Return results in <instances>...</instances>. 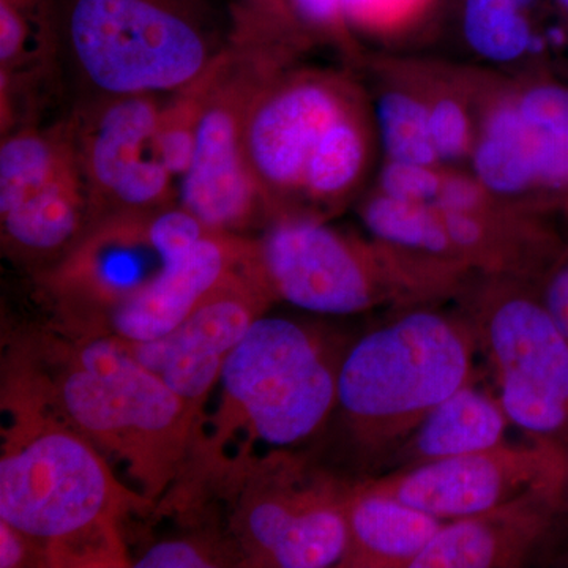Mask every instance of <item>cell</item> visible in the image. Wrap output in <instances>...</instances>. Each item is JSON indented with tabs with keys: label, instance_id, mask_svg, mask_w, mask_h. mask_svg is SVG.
<instances>
[{
	"label": "cell",
	"instance_id": "15",
	"mask_svg": "<svg viewBox=\"0 0 568 568\" xmlns=\"http://www.w3.org/2000/svg\"><path fill=\"white\" fill-rule=\"evenodd\" d=\"M568 480L476 517L444 523L410 568L523 567L556 552L568 526Z\"/></svg>",
	"mask_w": 568,
	"mask_h": 568
},
{
	"label": "cell",
	"instance_id": "25",
	"mask_svg": "<svg viewBox=\"0 0 568 568\" xmlns=\"http://www.w3.org/2000/svg\"><path fill=\"white\" fill-rule=\"evenodd\" d=\"M429 134L437 160L457 163L473 153L476 142L473 118L463 99L452 93L437 92L426 99Z\"/></svg>",
	"mask_w": 568,
	"mask_h": 568
},
{
	"label": "cell",
	"instance_id": "23",
	"mask_svg": "<svg viewBox=\"0 0 568 568\" xmlns=\"http://www.w3.org/2000/svg\"><path fill=\"white\" fill-rule=\"evenodd\" d=\"M376 114L387 160L439 166L425 97L407 89H387L377 102Z\"/></svg>",
	"mask_w": 568,
	"mask_h": 568
},
{
	"label": "cell",
	"instance_id": "29",
	"mask_svg": "<svg viewBox=\"0 0 568 568\" xmlns=\"http://www.w3.org/2000/svg\"><path fill=\"white\" fill-rule=\"evenodd\" d=\"M538 294L568 339V237L555 263L540 280Z\"/></svg>",
	"mask_w": 568,
	"mask_h": 568
},
{
	"label": "cell",
	"instance_id": "17",
	"mask_svg": "<svg viewBox=\"0 0 568 568\" xmlns=\"http://www.w3.org/2000/svg\"><path fill=\"white\" fill-rule=\"evenodd\" d=\"M345 508L347 549L339 567L410 568L446 523L358 484L347 487Z\"/></svg>",
	"mask_w": 568,
	"mask_h": 568
},
{
	"label": "cell",
	"instance_id": "28",
	"mask_svg": "<svg viewBox=\"0 0 568 568\" xmlns=\"http://www.w3.org/2000/svg\"><path fill=\"white\" fill-rule=\"evenodd\" d=\"M223 566L215 549L196 540H166L153 545L134 562L136 568H205Z\"/></svg>",
	"mask_w": 568,
	"mask_h": 568
},
{
	"label": "cell",
	"instance_id": "33",
	"mask_svg": "<svg viewBox=\"0 0 568 568\" xmlns=\"http://www.w3.org/2000/svg\"><path fill=\"white\" fill-rule=\"evenodd\" d=\"M556 6L562 11L564 17L568 18V0H555Z\"/></svg>",
	"mask_w": 568,
	"mask_h": 568
},
{
	"label": "cell",
	"instance_id": "21",
	"mask_svg": "<svg viewBox=\"0 0 568 568\" xmlns=\"http://www.w3.org/2000/svg\"><path fill=\"white\" fill-rule=\"evenodd\" d=\"M364 222L384 244L459 261L435 204L410 203L377 192L365 204Z\"/></svg>",
	"mask_w": 568,
	"mask_h": 568
},
{
	"label": "cell",
	"instance_id": "34",
	"mask_svg": "<svg viewBox=\"0 0 568 568\" xmlns=\"http://www.w3.org/2000/svg\"><path fill=\"white\" fill-rule=\"evenodd\" d=\"M567 20V39H568V18H566Z\"/></svg>",
	"mask_w": 568,
	"mask_h": 568
},
{
	"label": "cell",
	"instance_id": "4",
	"mask_svg": "<svg viewBox=\"0 0 568 568\" xmlns=\"http://www.w3.org/2000/svg\"><path fill=\"white\" fill-rule=\"evenodd\" d=\"M346 353L310 325L260 317L224 362L205 450L245 470L257 446L293 447L315 435L335 410Z\"/></svg>",
	"mask_w": 568,
	"mask_h": 568
},
{
	"label": "cell",
	"instance_id": "31",
	"mask_svg": "<svg viewBox=\"0 0 568 568\" xmlns=\"http://www.w3.org/2000/svg\"><path fill=\"white\" fill-rule=\"evenodd\" d=\"M293 2L298 14L312 24L331 26L343 17L339 0H293Z\"/></svg>",
	"mask_w": 568,
	"mask_h": 568
},
{
	"label": "cell",
	"instance_id": "11",
	"mask_svg": "<svg viewBox=\"0 0 568 568\" xmlns=\"http://www.w3.org/2000/svg\"><path fill=\"white\" fill-rule=\"evenodd\" d=\"M89 190L74 142L58 134L18 132L0 148V222L22 252L50 254L82 231Z\"/></svg>",
	"mask_w": 568,
	"mask_h": 568
},
{
	"label": "cell",
	"instance_id": "24",
	"mask_svg": "<svg viewBox=\"0 0 568 568\" xmlns=\"http://www.w3.org/2000/svg\"><path fill=\"white\" fill-rule=\"evenodd\" d=\"M205 78V77H204ZM203 78V80H204ZM194 82L179 97L178 102L162 110L159 122V149L163 163L175 175H182L192 163L197 130L212 82Z\"/></svg>",
	"mask_w": 568,
	"mask_h": 568
},
{
	"label": "cell",
	"instance_id": "22",
	"mask_svg": "<svg viewBox=\"0 0 568 568\" xmlns=\"http://www.w3.org/2000/svg\"><path fill=\"white\" fill-rule=\"evenodd\" d=\"M534 0H466L463 31L480 58L511 63L525 58L536 43L529 9Z\"/></svg>",
	"mask_w": 568,
	"mask_h": 568
},
{
	"label": "cell",
	"instance_id": "32",
	"mask_svg": "<svg viewBox=\"0 0 568 568\" xmlns=\"http://www.w3.org/2000/svg\"><path fill=\"white\" fill-rule=\"evenodd\" d=\"M551 562H558L560 566H568V534L566 540H564L562 547L558 549V552H556Z\"/></svg>",
	"mask_w": 568,
	"mask_h": 568
},
{
	"label": "cell",
	"instance_id": "26",
	"mask_svg": "<svg viewBox=\"0 0 568 568\" xmlns=\"http://www.w3.org/2000/svg\"><path fill=\"white\" fill-rule=\"evenodd\" d=\"M443 182L444 171L439 166L387 160L381 171L379 192L395 200L435 204Z\"/></svg>",
	"mask_w": 568,
	"mask_h": 568
},
{
	"label": "cell",
	"instance_id": "5",
	"mask_svg": "<svg viewBox=\"0 0 568 568\" xmlns=\"http://www.w3.org/2000/svg\"><path fill=\"white\" fill-rule=\"evenodd\" d=\"M276 297L321 315H355L381 305H420L450 293L458 261L365 244L312 219H284L257 245Z\"/></svg>",
	"mask_w": 568,
	"mask_h": 568
},
{
	"label": "cell",
	"instance_id": "9",
	"mask_svg": "<svg viewBox=\"0 0 568 568\" xmlns=\"http://www.w3.org/2000/svg\"><path fill=\"white\" fill-rule=\"evenodd\" d=\"M568 480V458L558 448L497 446L477 454L436 459L358 481L443 521L476 517Z\"/></svg>",
	"mask_w": 568,
	"mask_h": 568
},
{
	"label": "cell",
	"instance_id": "6",
	"mask_svg": "<svg viewBox=\"0 0 568 568\" xmlns=\"http://www.w3.org/2000/svg\"><path fill=\"white\" fill-rule=\"evenodd\" d=\"M63 31L104 99L185 91L215 62L203 22L182 0H69Z\"/></svg>",
	"mask_w": 568,
	"mask_h": 568
},
{
	"label": "cell",
	"instance_id": "20",
	"mask_svg": "<svg viewBox=\"0 0 568 568\" xmlns=\"http://www.w3.org/2000/svg\"><path fill=\"white\" fill-rule=\"evenodd\" d=\"M369 156V136L358 106L332 126L306 168L302 194L316 201L346 196L364 175Z\"/></svg>",
	"mask_w": 568,
	"mask_h": 568
},
{
	"label": "cell",
	"instance_id": "16",
	"mask_svg": "<svg viewBox=\"0 0 568 568\" xmlns=\"http://www.w3.org/2000/svg\"><path fill=\"white\" fill-rule=\"evenodd\" d=\"M254 253L256 246H246L227 233L211 231L108 312V335L126 342H149L170 334L224 276L248 263Z\"/></svg>",
	"mask_w": 568,
	"mask_h": 568
},
{
	"label": "cell",
	"instance_id": "2",
	"mask_svg": "<svg viewBox=\"0 0 568 568\" xmlns=\"http://www.w3.org/2000/svg\"><path fill=\"white\" fill-rule=\"evenodd\" d=\"M24 384L112 467L121 465L149 503L178 476L201 420L110 335L74 347L58 379Z\"/></svg>",
	"mask_w": 568,
	"mask_h": 568
},
{
	"label": "cell",
	"instance_id": "10",
	"mask_svg": "<svg viewBox=\"0 0 568 568\" xmlns=\"http://www.w3.org/2000/svg\"><path fill=\"white\" fill-rule=\"evenodd\" d=\"M276 297L256 253L234 268L170 334L149 342L118 339L201 416L224 362Z\"/></svg>",
	"mask_w": 568,
	"mask_h": 568
},
{
	"label": "cell",
	"instance_id": "1",
	"mask_svg": "<svg viewBox=\"0 0 568 568\" xmlns=\"http://www.w3.org/2000/svg\"><path fill=\"white\" fill-rule=\"evenodd\" d=\"M3 407L0 519L44 567H129L121 519L149 503L123 487L108 459L21 384Z\"/></svg>",
	"mask_w": 568,
	"mask_h": 568
},
{
	"label": "cell",
	"instance_id": "14",
	"mask_svg": "<svg viewBox=\"0 0 568 568\" xmlns=\"http://www.w3.org/2000/svg\"><path fill=\"white\" fill-rule=\"evenodd\" d=\"M252 95L237 85L215 91L212 82L192 163L182 175L183 207L219 233L246 226L265 200L245 151V112Z\"/></svg>",
	"mask_w": 568,
	"mask_h": 568
},
{
	"label": "cell",
	"instance_id": "13",
	"mask_svg": "<svg viewBox=\"0 0 568 568\" xmlns=\"http://www.w3.org/2000/svg\"><path fill=\"white\" fill-rule=\"evenodd\" d=\"M160 114L153 95L106 99L77 145L89 196L130 213L163 207L174 175L160 155Z\"/></svg>",
	"mask_w": 568,
	"mask_h": 568
},
{
	"label": "cell",
	"instance_id": "7",
	"mask_svg": "<svg viewBox=\"0 0 568 568\" xmlns=\"http://www.w3.org/2000/svg\"><path fill=\"white\" fill-rule=\"evenodd\" d=\"M511 424L568 458V339L537 291L485 298L474 325Z\"/></svg>",
	"mask_w": 568,
	"mask_h": 568
},
{
	"label": "cell",
	"instance_id": "19",
	"mask_svg": "<svg viewBox=\"0 0 568 568\" xmlns=\"http://www.w3.org/2000/svg\"><path fill=\"white\" fill-rule=\"evenodd\" d=\"M470 162L474 178L493 196L528 197L536 209V174L514 92L497 97L485 110Z\"/></svg>",
	"mask_w": 568,
	"mask_h": 568
},
{
	"label": "cell",
	"instance_id": "8",
	"mask_svg": "<svg viewBox=\"0 0 568 568\" xmlns=\"http://www.w3.org/2000/svg\"><path fill=\"white\" fill-rule=\"evenodd\" d=\"M267 465L248 467V488L234 511V534L246 560L256 567L339 566L347 549L349 485Z\"/></svg>",
	"mask_w": 568,
	"mask_h": 568
},
{
	"label": "cell",
	"instance_id": "12",
	"mask_svg": "<svg viewBox=\"0 0 568 568\" xmlns=\"http://www.w3.org/2000/svg\"><path fill=\"white\" fill-rule=\"evenodd\" d=\"M354 97L323 74H298L254 92L245 112L246 159L267 194H302L306 168Z\"/></svg>",
	"mask_w": 568,
	"mask_h": 568
},
{
	"label": "cell",
	"instance_id": "30",
	"mask_svg": "<svg viewBox=\"0 0 568 568\" xmlns=\"http://www.w3.org/2000/svg\"><path fill=\"white\" fill-rule=\"evenodd\" d=\"M37 562L32 547L22 534L0 519V568L24 567Z\"/></svg>",
	"mask_w": 568,
	"mask_h": 568
},
{
	"label": "cell",
	"instance_id": "3",
	"mask_svg": "<svg viewBox=\"0 0 568 568\" xmlns=\"http://www.w3.org/2000/svg\"><path fill=\"white\" fill-rule=\"evenodd\" d=\"M474 328L410 310L362 336L343 358L335 409L366 469H386L422 422L474 383Z\"/></svg>",
	"mask_w": 568,
	"mask_h": 568
},
{
	"label": "cell",
	"instance_id": "27",
	"mask_svg": "<svg viewBox=\"0 0 568 568\" xmlns=\"http://www.w3.org/2000/svg\"><path fill=\"white\" fill-rule=\"evenodd\" d=\"M343 17L362 29L388 32L413 21L429 0H339Z\"/></svg>",
	"mask_w": 568,
	"mask_h": 568
},
{
	"label": "cell",
	"instance_id": "18",
	"mask_svg": "<svg viewBox=\"0 0 568 568\" xmlns=\"http://www.w3.org/2000/svg\"><path fill=\"white\" fill-rule=\"evenodd\" d=\"M508 422L499 399L466 384L428 414L396 452L387 473L503 446Z\"/></svg>",
	"mask_w": 568,
	"mask_h": 568
}]
</instances>
